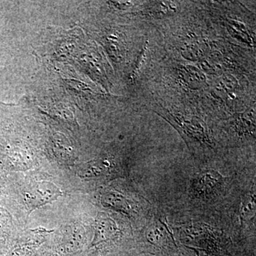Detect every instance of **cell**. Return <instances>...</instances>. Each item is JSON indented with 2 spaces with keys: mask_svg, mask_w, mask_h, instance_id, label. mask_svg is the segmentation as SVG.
I'll list each match as a JSON object with an SVG mask.
<instances>
[{
  "mask_svg": "<svg viewBox=\"0 0 256 256\" xmlns=\"http://www.w3.org/2000/svg\"><path fill=\"white\" fill-rule=\"evenodd\" d=\"M110 162L108 161L95 162L80 170L79 175L84 178H94L109 176L110 174Z\"/></svg>",
  "mask_w": 256,
  "mask_h": 256,
  "instance_id": "cell-5",
  "label": "cell"
},
{
  "mask_svg": "<svg viewBox=\"0 0 256 256\" xmlns=\"http://www.w3.org/2000/svg\"><path fill=\"white\" fill-rule=\"evenodd\" d=\"M224 178L222 175L214 171L202 173L194 180L193 191L195 195L202 198L214 196L222 190Z\"/></svg>",
  "mask_w": 256,
  "mask_h": 256,
  "instance_id": "cell-2",
  "label": "cell"
},
{
  "mask_svg": "<svg viewBox=\"0 0 256 256\" xmlns=\"http://www.w3.org/2000/svg\"><path fill=\"white\" fill-rule=\"evenodd\" d=\"M60 188L50 182H37L25 193V201L30 212L54 202L62 195Z\"/></svg>",
  "mask_w": 256,
  "mask_h": 256,
  "instance_id": "cell-1",
  "label": "cell"
},
{
  "mask_svg": "<svg viewBox=\"0 0 256 256\" xmlns=\"http://www.w3.org/2000/svg\"><path fill=\"white\" fill-rule=\"evenodd\" d=\"M101 204L111 210L122 212L126 215L130 216L133 212L132 204L118 192L109 190L102 193Z\"/></svg>",
  "mask_w": 256,
  "mask_h": 256,
  "instance_id": "cell-4",
  "label": "cell"
},
{
  "mask_svg": "<svg viewBox=\"0 0 256 256\" xmlns=\"http://www.w3.org/2000/svg\"><path fill=\"white\" fill-rule=\"evenodd\" d=\"M62 242L67 246H76L77 244L82 242V226L78 225H70L64 229Z\"/></svg>",
  "mask_w": 256,
  "mask_h": 256,
  "instance_id": "cell-7",
  "label": "cell"
},
{
  "mask_svg": "<svg viewBox=\"0 0 256 256\" xmlns=\"http://www.w3.org/2000/svg\"><path fill=\"white\" fill-rule=\"evenodd\" d=\"M95 235L92 245L107 242L114 238L118 233V228L116 222L105 213L98 215L95 222Z\"/></svg>",
  "mask_w": 256,
  "mask_h": 256,
  "instance_id": "cell-3",
  "label": "cell"
},
{
  "mask_svg": "<svg viewBox=\"0 0 256 256\" xmlns=\"http://www.w3.org/2000/svg\"><path fill=\"white\" fill-rule=\"evenodd\" d=\"M13 233L11 215L4 207L0 206V246H4L9 242Z\"/></svg>",
  "mask_w": 256,
  "mask_h": 256,
  "instance_id": "cell-6",
  "label": "cell"
}]
</instances>
